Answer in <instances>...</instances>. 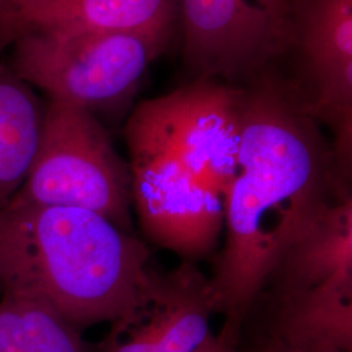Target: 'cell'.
Masks as SVG:
<instances>
[{
  "instance_id": "obj_7",
  "label": "cell",
  "mask_w": 352,
  "mask_h": 352,
  "mask_svg": "<svg viewBox=\"0 0 352 352\" xmlns=\"http://www.w3.org/2000/svg\"><path fill=\"white\" fill-rule=\"evenodd\" d=\"M183 55L196 80L258 75L289 50V26L251 0H175Z\"/></svg>"
},
{
  "instance_id": "obj_6",
  "label": "cell",
  "mask_w": 352,
  "mask_h": 352,
  "mask_svg": "<svg viewBox=\"0 0 352 352\" xmlns=\"http://www.w3.org/2000/svg\"><path fill=\"white\" fill-rule=\"evenodd\" d=\"M289 49L302 64V90L318 123L333 133L343 182L352 161V0H289Z\"/></svg>"
},
{
  "instance_id": "obj_16",
  "label": "cell",
  "mask_w": 352,
  "mask_h": 352,
  "mask_svg": "<svg viewBox=\"0 0 352 352\" xmlns=\"http://www.w3.org/2000/svg\"><path fill=\"white\" fill-rule=\"evenodd\" d=\"M257 352H298L294 351V350H289L287 347H283V346H280L279 343L277 342H274V340H269V338H266V340H264V343L261 344V347L258 349V351Z\"/></svg>"
},
{
  "instance_id": "obj_17",
  "label": "cell",
  "mask_w": 352,
  "mask_h": 352,
  "mask_svg": "<svg viewBox=\"0 0 352 352\" xmlns=\"http://www.w3.org/2000/svg\"><path fill=\"white\" fill-rule=\"evenodd\" d=\"M13 1H16V0H0V8H3V7H6V6L12 4Z\"/></svg>"
},
{
  "instance_id": "obj_12",
  "label": "cell",
  "mask_w": 352,
  "mask_h": 352,
  "mask_svg": "<svg viewBox=\"0 0 352 352\" xmlns=\"http://www.w3.org/2000/svg\"><path fill=\"white\" fill-rule=\"evenodd\" d=\"M45 115L46 102L0 56V208L25 180L37 154Z\"/></svg>"
},
{
  "instance_id": "obj_8",
  "label": "cell",
  "mask_w": 352,
  "mask_h": 352,
  "mask_svg": "<svg viewBox=\"0 0 352 352\" xmlns=\"http://www.w3.org/2000/svg\"><path fill=\"white\" fill-rule=\"evenodd\" d=\"M209 279L190 261L151 269L136 302L93 352H208L217 340Z\"/></svg>"
},
{
  "instance_id": "obj_11",
  "label": "cell",
  "mask_w": 352,
  "mask_h": 352,
  "mask_svg": "<svg viewBox=\"0 0 352 352\" xmlns=\"http://www.w3.org/2000/svg\"><path fill=\"white\" fill-rule=\"evenodd\" d=\"M274 276L278 295L352 277L351 195L340 197L316 218L289 247Z\"/></svg>"
},
{
  "instance_id": "obj_9",
  "label": "cell",
  "mask_w": 352,
  "mask_h": 352,
  "mask_svg": "<svg viewBox=\"0 0 352 352\" xmlns=\"http://www.w3.org/2000/svg\"><path fill=\"white\" fill-rule=\"evenodd\" d=\"M175 0H16L0 8V49L26 32L142 33L171 39Z\"/></svg>"
},
{
  "instance_id": "obj_3",
  "label": "cell",
  "mask_w": 352,
  "mask_h": 352,
  "mask_svg": "<svg viewBox=\"0 0 352 352\" xmlns=\"http://www.w3.org/2000/svg\"><path fill=\"white\" fill-rule=\"evenodd\" d=\"M167 43L142 33L26 32L10 45L11 67L47 101L82 109L100 120L115 119L126 113Z\"/></svg>"
},
{
  "instance_id": "obj_13",
  "label": "cell",
  "mask_w": 352,
  "mask_h": 352,
  "mask_svg": "<svg viewBox=\"0 0 352 352\" xmlns=\"http://www.w3.org/2000/svg\"><path fill=\"white\" fill-rule=\"evenodd\" d=\"M0 352H93L81 330L43 302L3 295Z\"/></svg>"
},
{
  "instance_id": "obj_2",
  "label": "cell",
  "mask_w": 352,
  "mask_h": 352,
  "mask_svg": "<svg viewBox=\"0 0 352 352\" xmlns=\"http://www.w3.org/2000/svg\"><path fill=\"white\" fill-rule=\"evenodd\" d=\"M151 251L100 214L63 206L0 208L3 295L43 302L82 330L136 302Z\"/></svg>"
},
{
  "instance_id": "obj_4",
  "label": "cell",
  "mask_w": 352,
  "mask_h": 352,
  "mask_svg": "<svg viewBox=\"0 0 352 352\" xmlns=\"http://www.w3.org/2000/svg\"><path fill=\"white\" fill-rule=\"evenodd\" d=\"M7 205L85 209L132 232L129 164L115 151L98 118L46 101L37 154Z\"/></svg>"
},
{
  "instance_id": "obj_10",
  "label": "cell",
  "mask_w": 352,
  "mask_h": 352,
  "mask_svg": "<svg viewBox=\"0 0 352 352\" xmlns=\"http://www.w3.org/2000/svg\"><path fill=\"white\" fill-rule=\"evenodd\" d=\"M267 338L298 352H352V277L278 295Z\"/></svg>"
},
{
  "instance_id": "obj_15",
  "label": "cell",
  "mask_w": 352,
  "mask_h": 352,
  "mask_svg": "<svg viewBox=\"0 0 352 352\" xmlns=\"http://www.w3.org/2000/svg\"><path fill=\"white\" fill-rule=\"evenodd\" d=\"M235 346H236V343H234L232 340H228L226 336L222 334V336L217 337V340L214 342L213 346L208 352H236Z\"/></svg>"
},
{
  "instance_id": "obj_14",
  "label": "cell",
  "mask_w": 352,
  "mask_h": 352,
  "mask_svg": "<svg viewBox=\"0 0 352 352\" xmlns=\"http://www.w3.org/2000/svg\"><path fill=\"white\" fill-rule=\"evenodd\" d=\"M258 6L278 23L287 25L289 0H258Z\"/></svg>"
},
{
  "instance_id": "obj_1",
  "label": "cell",
  "mask_w": 352,
  "mask_h": 352,
  "mask_svg": "<svg viewBox=\"0 0 352 352\" xmlns=\"http://www.w3.org/2000/svg\"><path fill=\"white\" fill-rule=\"evenodd\" d=\"M347 187L300 85L269 67L240 87L238 171L223 195L226 243L209 279L231 340L289 247L351 195Z\"/></svg>"
},
{
  "instance_id": "obj_5",
  "label": "cell",
  "mask_w": 352,
  "mask_h": 352,
  "mask_svg": "<svg viewBox=\"0 0 352 352\" xmlns=\"http://www.w3.org/2000/svg\"><path fill=\"white\" fill-rule=\"evenodd\" d=\"M239 120L240 87L195 80L139 103L124 136L162 151L223 199L238 171Z\"/></svg>"
}]
</instances>
